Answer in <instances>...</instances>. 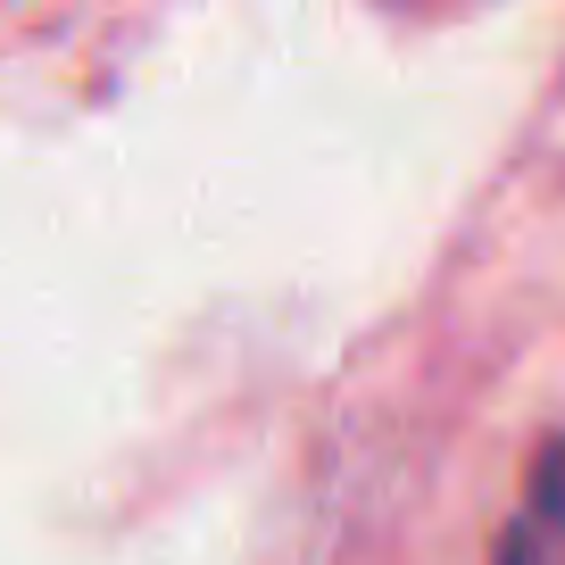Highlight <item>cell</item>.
<instances>
[{
  "label": "cell",
  "instance_id": "1",
  "mask_svg": "<svg viewBox=\"0 0 565 565\" xmlns=\"http://www.w3.org/2000/svg\"><path fill=\"white\" fill-rule=\"evenodd\" d=\"M524 524L565 532V433L541 441V458H532V475H524Z\"/></svg>",
  "mask_w": 565,
  "mask_h": 565
},
{
  "label": "cell",
  "instance_id": "2",
  "mask_svg": "<svg viewBox=\"0 0 565 565\" xmlns=\"http://www.w3.org/2000/svg\"><path fill=\"white\" fill-rule=\"evenodd\" d=\"M491 565H565V548H557V532H541V524H508Z\"/></svg>",
  "mask_w": 565,
  "mask_h": 565
}]
</instances>
